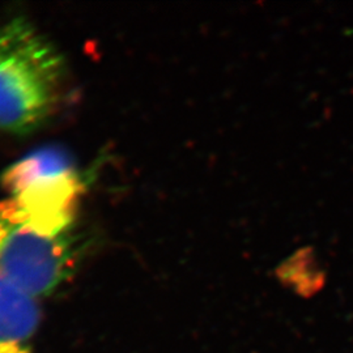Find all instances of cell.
Here are the masks:
<instances>
[{
	"instance_id": "1",
	"label": "cell",
	"mask_w": 353,
	"mask_h": 353,
	"mask_svg": "<svg viewBox=\"0 0 353 353\" xmlns=\"http://www.w3.org/2000/svg\"><path fill=\"white\" fill-rule=\"evenodd\" d=\"M62 55L23 16L0 23V130L28 134L58 106L64 80Z\"/></svg>"
},
{
	"instance_id": "2",
	"label": "cell",
	"mask_w": 353,
	"mask_h": 353,
	"mask_svg": "<svg viewBox=\"0 0 353 353\" xmlns=\"http://www.w3.org/2000/svg\"><path fill=\"white\" fill-rule=\"evenodd\" d=\"M75 241L39 221L20 203H0V278L41 299L58 290L76 265Z\"/></svg>"
},
{
	"instance_id": "3",
	"label": "cell",
	"mask_w": 353,
	"mask_h": 353,
	"mask_svg": "<svg viewBox=\"0 0 353 353\" xmlns=\"http://www.w3.org/2000/svg\"><path fill=\"white\" fill-rule=\"evenodd\" d=\"M11 198L28 210L58 223L72 224L81 181L68 154L42 148L10 166L1 176Z\"/></svg>"
},
{
	"instance_id": "4",
	"label": "cell",
	"mask_w": 353,
	"mask_h": 353,
	"mask_svg": "<svg viewBox=\"0 0 353 353\" xmlns=\"http://www.w3.org/2000/svg\"><path fill=\"white\" fill-rule=\"evenodd\" d=\"M38 300L0 278V353H34Z\"/></svg>"
}]
</instances>
